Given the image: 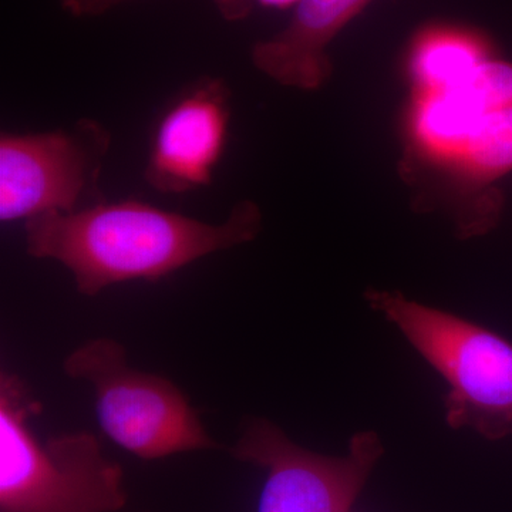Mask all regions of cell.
<instances>
[{"label":"cell","instance_id":"6da1fadb","mask_svg":"<svg viewBox=\"0 0 512 512\" xmlns=\"http://www.w3.org/2000/svg\"><path fill=\"white\" fill-rule=\"evenodd\" d=\"M261 228L254 201L235 204L220 224L143 201H101L70 214L30 218L25 241L30 256L66 266L77 292L96 296L123 282H156L204 256L254 241Z\"/></svg>","mask_w":512,"mask_h":512},{"label":"cell","instance_id":"7a4b0ae2","mask_svg":"<svg viewBox=\"0 0 512 512\" xmlns=\"http://www.w3.org/2000/svg\"><path fill=\"white\" fill-rule=\"evenodd\" d=\"M40 406L18 376H0V512H119L123 468L90 431L42 441L30 427Z\"/></svg>","mask_w":512,"mask_h":512},{"label":"cell","instance_id":"3957f363","mask_svg":"<svg viewBox=\"0 0 512 512\" xmlns=\"http://www.w3.org/2000/svg\"><path fill=\"white\" fill-rule=\"evenodd\" d=\"M365 298L446 380L444 406L451 429H473L491 441L512 436L510 340L399 292L369 289Z\"/></svg>","mask_w":512,"mask_h":512},{"label":"cell","instance_id":"277c9868","mask_svg":"<svg viewBox=\"0 0 512 512\" xmlns=\"http://www.w3.org/2000/svg\"><path fill=\"white\" fill-rule=\"evenodd\" d=\"M63 372L92 384L101 430L141 460L221 448L170 380L128 365L117 340L99 338L64 359Z\"/></svg>","mask_w":512,"mask_h":512},{"label":"cell","instance_id":"5b68a950","mask_svg":"<svg viewBox=\"0 0 512 512\" xmlns=\"http://www.w3.org/2000/svg\"><path fill=\"white\" fill-rule=\"evenodd\" d=\"M110 147V131L92 119L45 133H2L0 221L70 214L104 201L100 177Z\"/></svg>","mask_w":512,"mask_h":512},{"label":"cell","instance_id":"8992f818","mask_svg":"<svg viewBox=\"0 0 512 512\" xmlns=\"http://www.w3.org/2000/svg\"><path fill=\"white\" fill-rule=\"evenodd\" d=\"M229 451L265 470L258 512H350L384 447L375 431H362L346 456H323L293 443L272 421L254 419Z\"/></svg>","mask_w":512,"mask_h":512},{"label":"cell","instance_id":"52a82bcc","mask_svg":"<svg viewBox=\"0 0 512 512\" xmlns=\"http://www.w3.org/2000/svg\"><path fill=\"white\" fill-rule=\"evenodd\" d=\"M227 83L207 77L168 107L151 137L144 178L161 194L208 187L227 148L231 124Z\"/></svg>","mask_w":512,"mask_h":512},{"label":"cell","instance_id":"ba28073f","mask_svg":"<svg viewBox=\"0 0 512 512\" xmlns=\"http://www.w3.org/2000/svg\"><path fill=\"white\" fill-rule=\"evenodd\" d=\"M372 0H301L288 26L255 43L252 63L269 79L303 92L319 90L332 73L328 47Z\"/></svg>","mask_w":512,"mask_h":512},{"label":"cell","instance_id":"9c48e42d","mask_svg":"<svg viewBox=\"0 0 512 512\" xmlns=\"http://www.w3.org/2000/svg\"><path fill=\"white\" fill-rule=\"evenodd\" d=\"M493 57L490 40L473 32L436 26L414 40L409 57L416 93L443 92L463 82L485 60Z\"/></svg>","mask_w":512,"mask_h":512},{"label":"cell","instance_id":"30bf717a","mask_svg":"<svg viewBox=\"0 0 512 512\" xmlns=\"http://www.w3.org/2000/svg\"><path fill=\"white\" fill-rule=\"evenodd\" d=\"M451 168L473 188L512 171V106L484 114Z\"/></svg>","mask_w":512,"mask_h":512},{"label":"cell","instance_id":"8fae6325","mask_svg":"<svg viewBox=\"0 0 512 512\" xmlns=\"http://www.w3.org/2000/svg\"><path fill=\"white\" fill-rule=\"evenodd\" d=\"M220 15L228 22L247 19L255 6L262 8H295L301 0H212Z\"/></svg>","mask_w":512,"mask_h":512},{"label":"cell","instance_id":"7c38bea8","mask_svg":"<svg viewBox=\"0 0 512 512\" xmlns=\"http://www.w3.org/2000/svg\"><path fill=\"white\" fill-rule=\"evenodd\" d=\"M62 8L76 18H93L104 15L128 0H59Z\"/></svg>","mask_w":512,"mask_h":512}]
</instances>
